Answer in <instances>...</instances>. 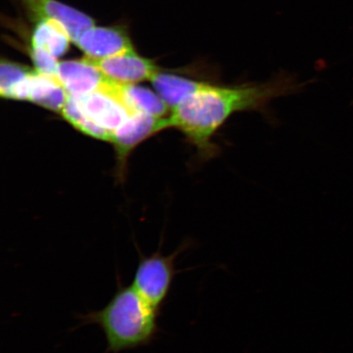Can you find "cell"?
Here are the masks:
<instances>
[{
  "label": "cell",
  "instance_id": "6da1fadb",
  "mask_svg": "<svg viewBox=\"0 0 353 353\" xmlns=\"http://www.w3.org/2000/svg\"><path fill=\"white\" fill-rule=\"evenodd\" d=\"M299 88L288 77L241 85H223L210 79L171 110L170 128L183 132L203 161L210 160L219 152L213 142L216 132L234 114L263 112L273 99L294 94Z\"/></svg>",
  "mask_w": 353,
  "mask_h": 353
},
{
  "label": "cell",
  "instance_id": "7a4b0ae2",
  "mask_svg": "<svg viewBox=\"0 0 353 353\" xmlns=\"http://www.w3.org/2000/svg\"><path fill=\"white\" fill-rule=\"evenodd\" d=\"M156 310L134 286L119 285L103 308L81 316L83 325H98L107 341V352L120 353L149 345L158 334Z\"/></svg>",
  "mask_w": 353,
  "mask_h": 353
},
{
  "label": "cell",
  "instance_id": "3957f363",
  "mask_svg": "<svg viewBox=\"0 0 353 353\" xmlns=\"http://www.w3.org/2000/svg\"><path fill=\"white\" fill-rule=\"evenodd\" d=\"M192 244L190 241H185L169 255L163 254L161 249L148 256L140 254L132 285L157 311L161 312L178 273L175 266L176 259Z\"/></svg>",
  "mask_w": 353,
  "mask_h": 353
},
{
  "label": "cell",
  "instance_id": "277c9868",
  "mask_svg": "<svg viewBox=\"0 0 353 353\" xmlns=\"http://www.w3.org/2000/svg\"><path fill=\"white\" fill-rule=\"evenodd\" d=\"M74 99L92 121L110 132L112 138L131 117L140 113L130 105L123 85L108 78L99 90Z\"/></svg>",
  "mask_w": 353,
  "mask_h": 353
},
{
  "label": "cell",
  "instance_id": "5b68a950",
  "mask_svg": "<svg viewBox=\"0 0 353 353\" xmlns=\"http://www.w3.org/2000/svg\"><path fill=\"white\" fill-rule=\"evenodd\" d=\"M87 59L99 61L134 50L129 33L121 26H91L74 41Z\"/></svg>",
  "mask_w": 353,
  "mask_h": 353
},
{
  "label": "cell",
  "instance_id": "8992f818",
  "mask_svg": "<svg viewBox=\"0 0 353 353\" xmlns=\"http://www.w3.org/2000/svg\"><path fill=\"white\" fill-rule=\"evenodd\" d=\"M91 61L105 78L121 85L152 81L161 70L154 61L141 57L135 50L103 60Z\"/></svg>",
  "mask_w": 353,
  "mask_h": 353
},
{
  "label": "cell",
  "instance_id": "52a82bcc",
  "mask_svg": "<svg viewBox=\"0 0 353 353\" xmlns=\"http://www.w3.org/2000/svg\"><path fill=\"white\" fill-rule=\"evenodd\" d=\"M34 21L56 20L65 26L72 42L85 30L95 26L90 16L57 0H19Z\"/></svg>",
  "mask_w": 353,
  "mask_h": 353
},
{
  "label": "cell",
  "instance_id": "ba28073f",
  "mask_svg": "<svg viewBox=\"0 0 353 353\" xmlns=\"http://www.w3.org/2000/svg\"><path fill=\"white\" fill-rule=\"evenodd\" d=\"M170 128L169 117L161 118L140 112L131 117L114 132L110 143L116 148L119 161L123 165L137 145L158 132Z\"/></svg>",
  "mask_w": 353,
  "mask_h": 353
},
{
  "label": "cell",
  "instance_id": "9c48e42d",
  "mask_svg": "<svg viewBox=\"0 0 353 353\" xmlns=\"http://www.w3.org/2000/svg\"><path fill=\"white\" fill-rule=\"evenodd\" d=\"M56 76L69 96L74 99L99 90L107 79L98 66L86 57L59 61Z\"/></svg>",
  "mask_w": 353,
  "mask_h": 353
},
{
  "label": "cell",
  "instance_id": "30bf717a",
  "mask_svg": "<svg viewBox=\"0 0 353 353\" xmlns=\"http://www.w3.org/2000/svg\"><path fill=\"white\" fill-rule=\"evenodd\" d=\"M68 98V92L56 74H42L35 70L30 74L28 101L61 113Z\"/></svg>",
  "mask_w": 353,
  "mask_h": 353
},
{
  "label": "cell",
  "instance_id": "8fae6325",
  "mask_svg": "<svg viewBox=\"0 0 353 353\" xmlns=\"http://www.w3.org/2000/svg\"><path fill=\"white\" fill-rule=\"evenodd\" d=\"M72 37L65 26L56 20L35 21L29 48H38L59 59L69 50Z\"/></svg>",
  "mask_w": 353,
  "mask_h": 353
},
{
  "label": "cell",
  "instance_id": "7c38bea8",
  "mask_svg": "<svg viewBox=\"0 0 353 353\" xmlns=\"http://www.w3.org/2000/svg\"><path fill=\"white\" fill-rule=\"evenodd\" d=\"M208 79H194L174 73L162 72L161 70L152 79L157 94L173 109L200 88Z\"/></svg>",
  "mask_w": 353,
  "mask_h": 353
},
{
  "label": "cell",
  "instance_id": "4fadbf2b",
  "mask_svg": "<svg viewBox=\"0 0 353 353\" xmlns=\"http://www.w3.org/2000/svg\"><path fill=\"white\" fill-rule=\"evenodd\" d=\"M123 88L128 100L137 112L161 118L169 114V105L153 92L135 85H123Z\"/></svg>",
  "mask_w": 353,
  "mask_h": 353
},
{
  "label": "cell",
  "instance_id": "5bb4252c",
  "mask_svg": "<svg viewBox=\"0 0 353 353\" xmlns=\"http://www.w3.org/2000/svg\"><path fill=\"white\" fill-rule=\"evenodd\" d=\"M63 116L66 121L76 128L83 134L103 141L112 140V135L107 130H104L96 123L88 114L79 107L77 101L69 96L64 108L61 110Z\"/></svg>",
  "mask_w": 353,
  "mask_h": 353
},
{
  "label": "cell",
  "instance_id": "9a60e30c",
  "mask_svg": "<svg viewBox=\"0 0 353 353\" xmlns=\"http://www.w3.org/2000/svg\"><path fill=\"white\" fill-rule=\"evenodd\" d=\"M33 70L28 66L2 59L0 65V94L7 99L12 88L28 76Z\"/></svg>",
  "mask_w": 353,
  "mask_h": 353
},
{
  "label": "cell",
  "instance_id": "2e32d148",
  "mask_svg": "<svg viewBox=\"0 0 353 353\" xmlns=\"http://www.w3.org/2000/svg\"><path fill=\"white\" fill-rule=\"evenodd\" d=\"M28 52L37 72L46 74H56L57 66L59 64L56 57L38 48H29Z\"/></svg>",
  "mask_w": 353,
  "mask_h": 353
}]
</instances>
